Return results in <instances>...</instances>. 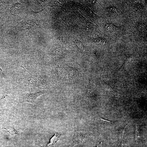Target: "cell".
Returning a JSON list of instances; mask_svg holds the SVG:
<instances>
[{"label": "cell", "instance_id": "obj_8", "mask_svg": "<svg viewBox=\"0 0 147 147\" xmlns=\"http://www.w3.org/2000/svg\"><path fill=\"white\" fill-rule=\"evenodd\" d=\"M136 134L137 137H139L140 135V127L138 125L136 126Z\"/></svg>", "mask_w": 147, "mask_h": 147}, {"label": "cell", "instance_id": "obj_6", "mask_svg": "<svg viewBox=\"0 0 147 147\" xmlns=\"http://www.w3.org/2000/svg\"><path fill=\"white\" fill-rule=\"evenodd\" d=\"M116 26L112 23H107L105 26V28L107 31L112 32L115 29Z\"/></svg>", "mask_w": 147, "mask_h": 147}, {"label": "cell", "instance_id": "obj_1", "mask_svg": "<svg viewBox=\"0 0 147 147\" xmlns=\"http://www.w3.org/2000/svg\"><path fill=\"white\" fill-rule=\"evenodd\" d=\"M29 79H26L28 82L29 86L37 87L41 89H49L51 87L50 84L40 75L39 72H33Z\"/></svg>", "mask_w": 147, "mask_h": 147}, {"label": "cell", "instance_id": "obj_4", "mask_svg": "<svg viewBox=\"0 0 147 147\" xmlns=\"http://www.w3.org/2000/svg\"><path fill=\"white\" fill-rule=\"evenodd\" d=\"M60 134L58 133H55L54 136L50 139V142L46 146L43 147H54V145L60 139Z\"/></svg>", "mask_w": 147, "mask_h": 147}, {"label": "cell", "instance_id": "obj_5", "mask_svg": "<svg viewBox=\"0 0 147 147\" xmlns=\"http://www.w3.org/2000/svg\"><path fill=\"white\" fill-rule=\"evenodd\" d=\"M10 133L11 135L13 136L14 135L18 133V131H17L15 128L12 127H7L3 128Z\"/></svg>", "mask_w": 147, "mask_h": 147}, {"label": "cell", "instance_id": "obj_7", "mask_svg": "<svg viewBox=\"0 0 147 147\" xmlns=\"http://www.w3.org/2000/svg\"><path fill=\"white\" fill-rule=\"evenodd\" d=\"M57 70L58 75L60 77L62 78L65 76V72L63 69L60 67H58L57 68Z\"/></svg>", "mask_w": 147, "mask_h": 147}, {"label": "cell", "instance_id": "obj_2", "mask_svg": "<svg viewBox=\"0 0 147 147\" xmlns=\"http://www.w3.org/2000/svg\"><path fill=\"white\" fill-rule=\"evenodd\" d=\"M46 93V92L45 90H43L35 93L27 94L21 97L20 100L22 102L33 103L37 97Z\"/></svg>", "mask_w": 147, "mask_h": 147}, {"label": "cell", "instance_id": "obj_3", "mask_svg": "<svg viewBox=\"0 0 147 147\" xmlns=\"http://www.w3.org/2000/svg\"><path fill=\"white\" fill-rule=\"evenodd\" d=\"M85 139L84 135L78 133L76 131L73 138V143L74 144H78L82 143Z\"/></svg>", "mask_w": 147, "mask_h": 147}]
</instances>
